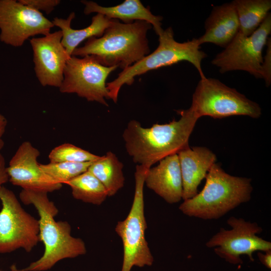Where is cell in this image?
<instances>
[{
    "label": "cell",
    "instance_id": "obj_10",
    "mask_svg": "<svg viewBox=\"0 0 271 271\" xmlns=\"http://www.w3.org/2000/svg\"><path fill=\"white\" fill-rule=\"evenodd\" d=\"M117 68L102 65L91 55L71 56L66 63L59 90L62 93H76L88 101L108 106L105 99L110 98L106 80Z\"/></svg>",
    "mask_w": 271,
    "mask_h": 271
},
{
    "label": "cell",
    "instance_id": "obj_13",
    "mask_svg": "<svg viewBox=\"0 0 271 271\" xmlns=\"http://www.w3.org/2000/svg\"><path fill=\"white\" fill-rule=\"evenodd\" d=\"M40 151L28 141L23 142L7 167L9 181L22 190L52 192L62 184L54 181L41 168L37 161Z\"/></svg>",
    "mask_w": 271,
    "mask_h": 271
},
{
    "label": "cell",
    "instance_id": "obj_17",
    "mask_svg": "<svg viewBox=\"0 0 271 271\" xmlns=\"http://www.w3.org/2000/svg\"><path fill=\"white\" fill-rule=\"evenodd\" d=\"M205 32L197 38L199 43H210L225 48L240 30L239 23L232 2L214 6L205 22Z\"/></svg>",
    "mask_w": 271,
    "mask_h": 271
},
{
    "label": "cell",
    "instance_id": "obj_16",
    "mask_svg": "<svg viewBox=\"0 0 271 271\" xmlns=\"http://www.w3.org/2000/svg\"><path fill=\"white\" fill-rule=\"evenodd\" d=\"M145 184L168 203L181 201L183 183L178 155L167 156L160 161L157 166L151 167L146 175Z\"/></svg>",
    "mask_w": 271,
    "mask_h": 271
},
{
    "label": "cell",
    "instance_id": "obj_2",
    "mask_svg": "<svg viewBox=\"0 0 271 271\" xmlns=\"http://www.w3.org/2000/svg\"><path fill=\"white\" fill-rule=\"evenodd\" d=\"M20 198L26 205L32 204L39 215V237L44 245L43 255L26 268L13 271H44L52 268L59 261L74 258L86 252L84 242L80 238L72 236L71 227L66 221H56L54 217L58 209L50 201L48 193L22 190Z\"/></svg>",
    "mask_w": 271,
    "mask_h": 271
},
{
    "label": "cell",
    "instance_id": "obj_30",
    "mask_svg": "<svg viewBox=\"0 0 271 271\" xmlns=\"http://www.w3.org/2000/svg\"><path fill=\"white\" fill-rule=\"evenodd\" d=\"M0 271H1V270H0Z\"/></svg>",
    "mask_w": 271,
    "mask_h": 271
},
{
    "label": "cell",
    "instance_id": "obj_23",
    "mask_svg": "<svg viewBox=\"0 0 271 271\" xmlns=\"http://www.w3.org/2000/svg\"><path fill=\"white\" fill-rule=\"evenodd\" d=\"M91 162H60L40 164L42 170L55 182L66 184L70 180L87 171Z\"/></svg>",
    "mask_w": 271,
    "mask_h": 271
},
{
    "label": "cell",
    "instance_id": "obj_4",
    "mask_svg": "<svg viewBox=\"0 0 271 271\" xmlns=\"http://www.w3.org/2000/svg\"><path fill=\"white\" fill-rule=\"evenodd\" d=\"M205 179L202 191L180 205L184 214L204 220L217 219L251 198V180L228 174L216 163Z\"/></svg>",
    "mask_w": 271,
    "mask_h": 271
},
{
    "label": "cell",
    "instance_id": "obj_5",
    "mask_svg": "<svg viewBox=\"0 0 271 271\" xmlns=\"http://www.w3.org/2000/svg\"><path fill=\"white\" fill-rule=\"evenodd\" d=\"M159 44L157 48L133 65L123 69L118 77L106 83L110 99L116 103L118 92L124 84L130 85L134 78L150 70L168 66L182 61L191 63L198 71L201 79L205 78L201 63L207 55L200 50L198 39L193 38L187 42L180 43L175 40L172 27L164 30L159 36Z\"/></svg>",
    "mask_w": 271,
    "mask_h": 271
},
{
    "label": "cell",
    "instance_id": "obj_28",
    "mask_svg": "<svg viewBox=\"0 0 271 271\" xmlns=\"http://www.w3.org/2000/svg\"><path fill=\"white\" fill-rule=\"evenodd\" d=\"M263 253L260 251H258L257 255L260 261L268 268H271V250L265 251Z\"/></svg>",
    "mask_w": 271,
    "mask_h": 271
},
{
    "label": "cell",
    "instance_id": "obj_21",
    "mask_svg": "<svg viewBox=\"0 0 271 271\" xmlns=\"http://www.w3.org/2000/svg\"><path fill=\"white\" fill-rule=\"evenodd\" d=\"M237 15L240 30L251 35L264 20L271 9L270 0H235L232 2Z\"/></svg>",
    "mask_w": 271,
    "mask_h": 271
},
{
    "label": "cell",
    "instance_id": "obj_8",
    "mask_svg": "<svg viewBox=\"0 0 271 271\" xmlns=\"http://www.w3.org/2000/svg\"><path fill=\"white\" fill-rule=\"evenodd\" d=\"M0 253L23 248L29 252L40 241L39 220L22 207L14 193L0 190Z\"/></svg>",
    "mask_w": 271,
    "mask_h": 271
},
{
    "label": "cell",
    "instance_id": "obj_12",
    "mask_svg": "<svg viewBox=\"0 0 271 271\" xmlns=\"http://www.w3.org/2000/svg\"><path fill=\"white\" fill-rule=\"evenodd\" d=\"M54 27L41 12L16 0H0V40L14 47L38 35L46 36Z\"/></svg>",
    "mask_w": 271,
    "mask_h": 271
},
{
    "label": "cell",
    "instance_id": "obj_11",
    "mask_svg": "<svg viewBox=\"0 0 271 271\" xmlns=\"http://www.w3.org/2000/svg\"><path fill=\"white\" fill-rule=\"evenodd\" d=\"M227 223L230 229L220 228L206 243L208 247H214L215 253L226 261L234 264L241 263L242 255H247L253 261L254 252L271 250V242L257 235L262 229L256 222L232 216Z\"/></svg>",
    "mask_w": 271,
    "mask_h": 271
},
{
    "label": "cell",
    "instance_id": "obj_3",
    "mask_svg": "<svg viewBox=\"0 0 271 271\" xmlns=\"http://www.w3.org/2000/svg\"><path fill=\"white\" fill-rule=\"evenodd\" d=\"M151 28L152 25L145 21L124 24L113 19L102 36L88 39L83 46L73 51L72 56L91 55L102 65L123 70L149 54L147 33Z\"/></svg>",
    "mask_w": 271,
    "mask_h": 271
},
{
    "label": "cell",
    "instance_id": "obj_6",
    "mask_svg": "<svg viewBox=\"0 0 271 271\" xmlns=\"http://www.w3.org/2000/svg\"><path fill=\"white\" fill-rule=\"evenodd\" d=\"M150 168L137 165L134 173L135 190L133 202L126 218L119 221L115 231L123 245V262L121 271H130L133 266L152 265L154 258L145 238L147 224L145 216L144 186Z\"/></svg>",
    "mask_w": 271,
    "mask_h": 271
},
{
    "label": "cell",
    "instance_id": "obj_18",
    "mask_svg": "<svg viewBox=\"0 0 271 271\" xmlns=\"http://www.w3.org/2000/svg\"><path fill=\"white\" fill-rule=\"evenodd\" d=\"M85 5L84 13L89 15L92 13L100 14L109 19L120 20L124 24L135 21H145L154 27L158 36L163 32L161 21L163 17L154 15L149 8L145 7L140 0H125L120 5L105 7L92 1H82Z\"/></svg>",
    "mask_w": 271,
    "mask_h": 271
},
{
    "label": "cell",
    "instance_id": "obj_26",
    "mask_svg": "<svg viewBox=\"0 0 271 271\" xmlns=\"http://www.w3.org/2000/svg\"><path fill=\"white\" fill-rule=\"evenodd\" d=\"M267 49L266 54L263 58L262 64V79H264L266 87L271 83V42L270 38L268 39L266 43Z\"/></svg>",
    "mask_w": 271,
    "mask_h": 271
},
{
    "label": "cell",
    "instance_id": "obj_24",
    "mask_svg": "<svg viewBox=\"0 0 271 271\" xmlns=\"http://www.w3.org/2000/svg\"><path fill=\"white\" fill-rule=\"evenodd\" d=\"M99 157V156L69 143L63 144L54 148L48 156L49 163H51L91 162Z\"/></svg>",
    "mask_w": 271,
    "mask_h": 271
},
{
    "label": "cell",
    "instance_id": "obj_7",
    "mask_svg": "<svg viewBox=\"0 0 271 271\" xmlns=\"http://www.w3.org/2000/svg\"><path fill=\"white\" fill-rule=\"evenodd\" d=\"M190 108L199 118L208 116L220 119L235 115L258 118L261 115L258 103L212 78L200 80L192 95Z\"/></svg>",
    "mask_w": 271,
    "mask_h": 271
},
{
    "label": "cell",
    "instance_id": "obj_15",
    "mask_svg": "<svg viewBox=\"0 0 271 271\" xmlns=\"http://www.w3.org/2000/svg\"><path fill=\"white\" fill-rule=\"evenodd\" d=\"M182 183L183 197L185 200L195 196L201 181L215 163L216 156L205 147L189 146L178 154Z\"/></svg>",
    "mask_w": 271,
    "mask_h": 271
},
{
    "label": "cell",
    "instance_id": "obj_19",
    "mask_svg": "<svg viewBox=\"0 0 271 271\" xmlns=\"http://www.w3.org/2000/svg\"><path fill=\"white\" fill-rule=\"evenodd\" d=\"M75 17V13L72 12L66 19L56 17L52 21L54 26L60 28L62 35L61 43L70 56L79 45L85 40L102 36L113 22V19L97 14L92 17L89 26L77 30L72 29L71 26V22Z\"/></svg>",
    "mask_w": 271,
    "mask_h": 271
},
{
    "label": "cell",
    "instance_id": "obj_20",
    "mask_svg": "<svg viewBox=\"0 0 271 271\" xmlns=\"http://www.w3.org/2000/svg\"><path fill=\"white\" fill-rule=\"evenodd\" d=\"M123 165L116 156L108 151L92 162L88 171L91 173L106 189L108 197L114 195L124 184Z\"/></svg>",
    "mask_w": 271,
    "mask_h": 271
},
{
    "label": "cell",
    "instance_id": "obj_27",
    "mask_svg": "<svg viewBox=\"0 0 271 271\" xmlns=\"http://www.w3.org/2000/svg\"><path fill=\"white\" fill-rule=\"evenodd\" d=\"M9 181L6 162L3 155L0 153V190L4 185Z\"/></svg>",
    "mask_w": 271,
    "mask_h": 271
},
{
    "label": "cell",
    "instance_id": "obj_9",
    "mask_svg": "<svg viewBox=\"0 0 271 271\" xmlns=\"http://www.w3.org/2000/svg\"><path fill=\"white\" fill-rule=\"evenodd\" d=\"M271 33V14L267 15L259 27L250 36L240 32L211 63L219 68L221 73L242 70L256 78L262 79V51Z\"/></svg>",
    "mask_w": 271,
    "mask_h": 271
},
{
    "label": "cell",
    "instance_id": "obj_14",
    "mask_svg": "<svg viewBox=\"0 0 271 271\" xmlns=\"http://www.w3.org/2000/svg\"><path fill=\"white\" fill-rule=\"evenodd\" d=\"M62 37L59 30L30 40L35 72L43 86L59 88L62 83L64 69L71 56L61 43Z\"/></svg>",
    "mask_w": 271,
    "mask_h": 271
},
{
    "label": "cell",
    "instance_id": "obj_25",
    "mask_svg": "<svg viewBox=\"0 0 271 271\" xmlns=\"http://www.w3.org/2000/svg\"><path fill=\"white\" fill-rule=\"evenodd\" d=\"M22 4L41 12L49 15L60 3L59 0H19Z\"/></svg>",
    "mask_w": 271,
    "mask_h": 271
},
{
    "label": "cell",
    "instance_id": "obj_29",
    "mask_svg": "<svg viewBox=\"0 0 271 271\" xmlns=\"http://www.w3.org/2000/svg\"><path fill=\"white\" fill-rule=\"evenodd\" d=\"M8 121L6 118L2 114H0V151L3 148L4 142L3 137L5 132Z\"/></svg>",
    "mask_w": 271,
    "mask_h": 271
},
{
    "label": "cell",
    "instance_id": "obj_22",
    "mask_svg": "<svg viewBox=\"0 0 271 271\" xmlns=\"http://www.w3.org/2000/svg\"><path fill=\"white\" fill-rule=\"evenodd\" d=\"M77 200L94 205H101L108 197L106 189L100 181L88 170L66 183Z\"/></svg>",
    "mask_w": 271,
    "mask_h": 271
},
{
    "label": "cell",
    "instance_id": "obj_1",
    "mask_svg": "<svg viewBox=\"0 0 271 271\" xmlns=\"http://www.w3.org/2000/svg\"><path fill=\"white\" fill-rule=\"evenodd\" d=\"M177 112L180 118L168 123H155L148 128L134 119L127 123L122 137L134 163L150 168L189 146V138L199 118L190 108Z\"/></svg>",
    "mask_w": 271,
    "mask_h": 271
}]
</instances>
